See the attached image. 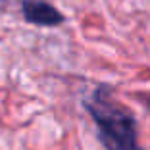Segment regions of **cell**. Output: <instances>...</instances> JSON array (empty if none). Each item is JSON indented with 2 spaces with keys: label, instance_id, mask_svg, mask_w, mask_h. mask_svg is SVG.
<instances>
[{
  "label": "cell",
  "instance_id": "obj_1",
  "mask_svg": "<svg viewBox=\"0 0 150 150\" xmlns=\"http://www.w3.org/2000/svg\"><path fill=\"white\" fill-rule=\"evenodd\" d=\"M85 108L94 119L98 139L106 150H142L135 115L115 102L106 87H98L85 102Z\"/></svg>",
  "mask_w": 150,
  "mask_h": 150
},
{
  "label": "cell",
  "instance_id": "obj_2",
  "mask_svg": "<svg viewBox=\"0 0 150 150\" xmlns=\"http://www.w3.org/2000/svg\"><path fill=\"white\" fill-rule=\"evenodd\" d=\"M21 12L25 21L40 27H56L64 23V16L46 0H23Z\"/></svg>",
  "mask_w": 150,
  "mask_h": 150
},
{
  "label": "cell",
  "instance_id": "obj_3",
  "mask_svg": "<svg viewBox=\"0 0 150 150\" xmlns=\"http://www.w3.org/2000/svg\"><path fill=\"white\" fill-rule=\"evenodd\" d=\"M148 108H150V100H148Z\"/></svg>",
  "mask_w": 150,
  "mask_h": 150
}]
</instances>
